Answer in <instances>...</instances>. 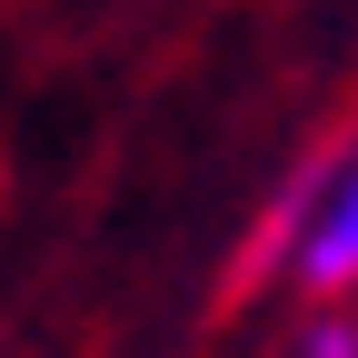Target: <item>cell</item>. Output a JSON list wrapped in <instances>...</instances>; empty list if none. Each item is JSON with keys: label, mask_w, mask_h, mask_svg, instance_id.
<instances>
[{"label": "cell", "mask_w": 358, "mask_h": 358, "mask_svg": "<svg viewBox=\"0 0 358 358\" xmlns=\"http://www.w3.org/2000/svg\"><path fill=\"white\" fill-rule=\"evenodd\" d=\"M259 268H289L308 299H348L358 289V140L289 179V199L268 209V229L249 249V279Z\"/></svg>", "instance_id": "obj_1"}, {"label": "cell", "mask_w": 358, "mask_h": 358, "mask_svg": "<svg viewBox=\"0 0 358 358\" xmlns=\"http://www.w3.org/2000/svg\"><path fill=\"white\" fill-rule=\"evenodd\" d=\"M299 358H358V329L348 319H319V329L299 338Z\"/></svg>", "instance_id": "obj_2"}]
</instances>
